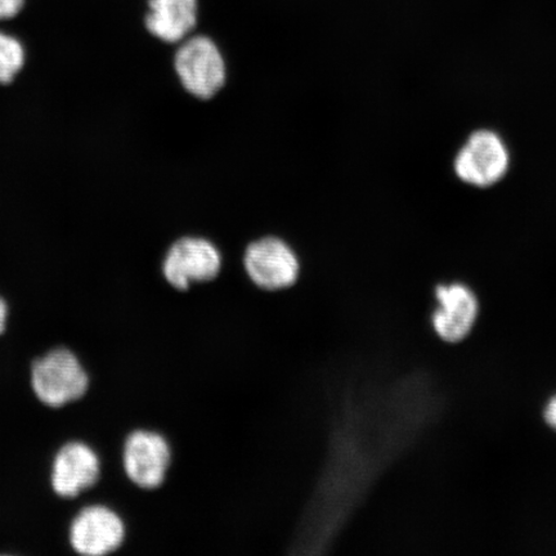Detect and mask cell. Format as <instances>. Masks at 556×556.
Listing matches in <instances>:
<instances>
[{"label":"cell","instance_id":"9","mask_svg":"<svg viewBox=\"0 0 556 556\" xmlns=\"http://www.w3.org/2000/svg\"><path fill=\"white\" fill-rule=\"evenodd\" d=\"M438 307L433 313V328L446 342H460L471 331L478 316V299L467 285H441L435 290Z\"/></svg>","mask_w":556,"mask_h":556},{"label":"cell","instance_id":"8","mask_svg":"<svg viewBox=\"0 0 556 556\" xmlns=\"http://www.w3.org/2000/svg\"><path fill=\"white\" fill-rule=\"evenodd\" d=\"M101 476V457L87 442H68L54 457L52 485L62 498H76L89 492L99 484Z\"/></svg>","mask_w":556,"mask_h":556},{"label":"cell","instance_id":"13","mask_svg":"<svg viewBox=\"0 0 556 556\" xmlns=\"http://www.w3.org/2000/svg\"><path fill=\"white\" fill-rule=\"evenodd\" d=\"M545 419L548 426L553 427L556 430V395L548 401L545 408Z\"/></svg>","mask_w":556,"mask_h":556},{"label":"cell","instance_id":"11","mask_svg":"<svg viewBox=\"0 0 556 556\" xmlns=\"http://www.w3.org/2000/svg\"><path fill=\"white\" fill-rule=\"evenodd\" d=\"M23 43L10 34L0 31V85H10L25 65Z\"/></svg>","mask_w":556,"mask_h":556},{"label":"cell","instance_id":"5","mask_svg":"<svg viewBox=\"0 0 556 556\" xmlns=\"http://www.w3.org/2000/svg\"><path fill=\"white\" fill-rule=\"evenodd\" d=\"M509 166V149L504 138L491 129H479L471 134L454 162L457 178L481 189L498 184Z\"/></svg>","mask_w":556,"mask_h":556},{"label":"cell","instance_id":"10","mask_svg":"<svg viewBox=\"0 0 556 556\" xmlns=\"http://www.w3.org/2000/svg\"><path fill=\"white\" fill-rule=\"evenodd\" d=\"M199 20V0H149L143 27L151 38L174 47L197 33Z\"/></svg>","mask_w":556,"mask_h":556},{"label":"cell","instance_id":"1","mask_svg":"<svg viewBox=\"0 0 556 556\" xmlns=\"http://www.w3.org/2000/svg\"><path fill=\"white\" fill-rule=\"evenodd\" d=\"M172 67L179 86L194 100L211 101L227 85L226 55L211 34L193 33L174 46Z\"/></svg>","mask_w":556,"mask_h":556},{"label":"cell","instance_id":"14","mask_svg":"<svg viewBox=\"0 0 556 556\" xmlns=\"http://www.w3.org/2000/svg\"><path fill=\"white\" fill-rule=\"evenodd\" d=\"M7 317H9V308H7L3 299L0 298V333L5 329Z\"/></svg>","mask_w":556,"mask_h":556},{"label":"cell","instance_id":"12","mask_svg":"<svg viewBox=\"0 0 556 556\" xmlns=\"http://www.w3.org/2000/svg\"><path fill=\"white\" fill-rule=\"evenodd\" d=\"M24 3L25 0H0V21L16 17Z\"/></svg>","mask_w":556,"mask_h":556},{"label":"cell","instance_id":"3","mask_svg":"<svg viewBox=\"0 0 556 556\" xmlns=\"http://www.w3.org/2000/svg\"><path fill=\"white\" fill-rule=\"evenodd\" d=\"M242 267L249 280L264 291L287 290L301 276V258L288 240L276 233L258 236L247 243Z\"/></svg>","mask_w":556,"mask_h":556},{"label":"cell","instance_id":"7","mask_svg":"<svg viewBox=\"0 0 556 556\" xmlns=\"http://www.w3.org/2000/svg\"><path fill=\"white\" fill-rule=\"evenodd\" d=\"M170 463L169 443L154 430H135L124 442L123 468L129 481L139 489L154 490L162 485Z\"/></svg>","mask_w":556,"mask_h":556},{"label":"cell","instance_id":"4","mask_svg":"<svg viewBox=\"0 0 556 556\" xmlns=\"http://www.w3.org/2000/svg\"><path fill=\"white\" fill-rule=\"evenodd\" d=\"M224 267V254L203 235H182L166 248L162 275L172 288L186 291L191 285L215 280Z\"/></svg>","mask_w":556,"mask_h":556},{"label":"cell","instance_id":"6","mask_svg":"<svg viewBox=\"0 0 556 556\" xmlns=\"http://www.w3.org/2000/svg\"><path fill=\"white\" fill-rule=\"evenodd\" d=\"M127 528L119 513L109 505L92 503L76 513L70 526L73 551L83 556H110L124 544Z\"/></svg>","mask_w":556,"mask_h":556},{"label":"cell","instance_id":"2","mask_svg":"<svg viewBox=\"0 0 556 556\" xmlns=\"http://www.w3.org/2000/svg\"><path fill=\"white\" fill-rule=\"evenodd\" d=\"M31 384L45 405L60 408L86 397L90 377L81 359L67 348H58L35 361Z\"/></svg>","mask_w":556,"mask_h":556}]
</instances>
